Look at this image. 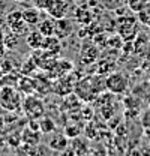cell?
<instances>
[{
  "mask_svg": "<svg viewBox=\"0 0 150 156\" xmlns=\"http://www.w3.org/2000/svg\"><path fill=\"white\" fill-rule=\"evenodd\" d=\"M44 51H47V53H51V54H59L60 51H62V42H60V39L57 38V36H45L44 39V42H42V47H41Z\"/></svg>",
  "mask_w": 150,
  "mask_h": 156,
  "instance_id": "obj_12",
  "label": "cell"
},
{
  "mask_svg": "<svg viewBox=\"0 0 150 156\" xmlns=\"http://www.w3.org/2000/svg\"><path fill=\"white\" fill-rule=\"evenodd\" d=\"M36 68L38 66L35 63V60H33V57H29L27 60H24V63L21 65V74L23 75H30Z\"/></svg>",
  "mask_w": 150,
  "mask_h": 156,
  "instance_id": "obj_22",
  "label": "cell"
},
{
  "mask_svg": "<svg viewBox=\"0 0 150 156\" xmlns=\"http://www.w3.org/2000/svg\"><path fill=\"white\" fill-rule=\"evenodd\" d=\"M18 80H20L18 75H14L12 72H9V75L5 74V77L0 80V87H17Z\"/></svg>",
  "mask_w": 150,
  "mask_h": 156,
  "instance_id": "obj_19",
  "label": "cell"
},
{
  "mask_svg": "<svg viewBox=\"0 0 150 156\" xmlns=\"http://www.w3.org/2000/svg\"><path fill=\"white\" fill-rule=\"evenodd\" d=\"M137 18H138V21H140L141 24L150 27V0H149V3L144 6V9H141V11L137 14Z\"/></svg>",
  "mask_w": 150,
  "mask_h": 156,
  "instance_id": "obj_20",
  "label": "cell"
},
{
  "mask_svg": "<svg viewBox=\"0 0 150 156\" xmlns=\"http://www.w3.org/2000/svg\"><path fill=\"white\" fill-rule=\"evenodd\" d=\"M68 138L66 135H62V134H57L54 135L51 140H50V143H48V146L53 149V150H57V152H62V150H65L66 147H68Z\"/></svg>",
  "mask_w": 150,
  "mask_h": 156,
  "instance_id": "obj_16",
  "label": "cell"
},
{
  "mask_svg": "<svg viewBox=\"0 0 150 156\" xmlns=\"http://www.w3.org/2000/svg\"><path fill=\"white\" fill-rule=\"evenodd\" d=\"M72 33V23L66 18H59L56 20V30H54V36L59 39L68 38Z\"/></svg>",
  "mask_w": 150,
  "mask_h": 156,
  "instance_id": "obj_9",
  "label": "cell"
},
{
  "mask_svg": "<svg viewBox=\"0 0 150 156\" xmlns=\"http://www.w3.org/2000/svg\"><path fill=\"white\" fill-rule=\"evenodd\" d=\"M39 131H41V134H51L56 131V123L50 117H41L39 119Z\"/></svg>",
  "mask_w": 150,
  "mask_h": 156,
  "instance_id": "obj_18",
  "label": "cell"
},
{
  "mask_svg": "<svg viewBox=\"0 0 150 156\" xmlns=\"http://www.w3.org/2000/svg\"><path fill=\"white\" fill-rule=\"evenodd\" d=\"M129 78L123 72H112L107 77V89L114 95H122L128 90Z\"/></svg>",
  "mask_w": 150,
  "mask_h": 156,
  "instance_id": "obj_4",
  "label": "cell"
},
{
  "mask_svg": "<svg viewBox=\"0 0 150 156\" xmlns=\"http://www.w3.org/2000/svg\"><path fill=\"white\" fill-rule=\"evenodd\" d=\"M6 26H8V29H9V32H14V33H17V35H27L29 33V30H27V24L24 23V20H23V12L21 11H11L9 14H8V17H6Z\"/></svg>",
  "mask_w": 150,
  "mask_h": 156,
  "instance_id": "obj_5",
  "label": "cell"
},
{
  "mask_svg": "<svg viewBox=\"0 0 150 156\" xmlns=\"http://www.w3.org/2000/svg\"><path fill=\"white\" fill-rule=\"evenodd\" d=\"M23 111L30 120H39L45 114V105L41 98L35 95H27L23 99Z\"/></svg>",
  "mask_w": 150,
  "mask_h": 156,
  "instance_id": "obj_2",
  "label": "cell"
},
{
  "mask_svg": "<svg viewBox=\"0 0 150 156\" xmlns=\"http://www.w3.org/2000/svg\"><path fill=\"white\" fill-rule=\"evenodd\" d=\"M74 84H72V81L69 80L68 75H65V77L62 78H57V81L54 83V92H56L57 95H60V96H66V95H69L71 92H74Z\"/></svg>",
  "mask_w": 150,
  "mask_h": 156,
  "instance_id": "obj_10",
  "label": "cell"
},
{
  "mask_svg": "<svg viewBox=\"0 0 150 156\" xmlns=\"http://www.w3.org/2000/svg\"><path fill=\"white\" fill-rule=\"evenodd\" d=\"M6 54V48H5V45H3V42H0V58L3 57Z\"/></svg>",
  "mask_w": 150,
  "mask_h": 156,
  "instance_id": "obj_24",
  "label": "cell"
},
{
  "mask_svg": "<svg viewBox=\"0 0 150 156\" xmlns=\"http://www.w3.org/2000/svg\"><path fill=\"white\" fill-rule=\"evenodd\" d=\"M119 23V36L122 38V41L128 42V41H134V39L138 36V18L135 17H129V15H125L122 18L117 20Z\"/></svg>",
  "mask_w": 150,
  "mask_h": 156,
  "instance_id": "obj_3",
  "label": "cell"
},
{
  "mask_svg": "<svg viewBox=\"0 0 150 156\" xmlns=\"http://www.w3.org/2000/svg\"><path fill=\"white\" fill-rule=\"evenodd\" d=\"M68 9H69V5L65 0H51L48 8L45 9V12L54 20H59L65 18L68 15Z\"/></svg>",
  "mask_w": 150,
  "mask_h": 156,
  "instance_id": "obj_6",
  "label": "cell"
},
{
  "mask_svg": "<svg viewBox=\"0 0 150 156\" xmlns=\"http://www.w3.org/2000/svg\"><path fill=\"white\" fill-rule=\"evenodd\" d=\"M23 12V20L24 23L29 26V27H35L38 26L39 20H41V12L36 6H32V8H26L21 11Z\"/></svg>",
  "mask_w": 150,
  "mask_h": 156,
  "instance_id": "obj_13",
  "label": "cell"
},
{
  "mask_svg": "<svg viewBox=\"0 0 150 156\" xmlns=\"http://www.w3.org/2000/svg\"><path fill=\"white\" fill-rule=\"evenodd\" d=\"M21 141L26 143V144H29V146H36L38 143L41 141V132L27 128V129H24V132L21 134Z\"/></svg>",
  "mask_w": 150,
  "mask_h": 156,
  "instance_id": "obj_15",
  "label": "cell"
},
{
  "mask_svg": "<svg viewBox=\"0 0 150 156\" xmlns=\"http://www.w3.org/2000/svg\"><path fill=\"white\" fill-rule=\"evenodd\" d=\"M81 132V129L80 128H75V126H72V125H69L68 128H66V136H77L78 134Z\"/></svg>",
  "mask_w": 150,
  "mask_h": 156,
  "instance_id": "obj_23",
  "label": "cell"
},
{
  "mask_svg": "<svg viewBox=\"0 0 150 156\" xmlns=\"http://www.w3.org/2000/svg\"><path fill=\"white\" fill-rule=\"evenodd\" d=\"M44 39H45V36H44L38 29H35V30H29V33H27V36H26V44L29 45V48L38 50V48L42 47Z\"/></svg>",
  "mask_w": 150,
  "mask_h": 156,
  "instance_id": "obj_14",
  "label": "cell"
},
{
  "mask_svg": "<svg viewBox=\"0 0 150 156\" xmlns=\"http://www.w3.org/2000/svg\"><path fill=\"white\" fill-rule=\"evenodd\" d=\"M72 69V63L66 58H57L54 66L48 71V77L50 78H62L68 75V72H71Z\"/></svg>",
  "mask_w": 150,
  "mask_h": 156,
  "instance_id": "obj_7",
  "label": "cell"
},
{
  "mask_svg": "<svg viewBox=\"0 0 150 156\" xmlns=\"http://www.w3.org/2000/svg\"><path fill=\"white\" fill-rule=\"evenodd\" d=\"M17 89L23 95H33L36 92V78H32L30 75H23L20 77Z\"/></svg>",
  "mask_w": 150,
  "mask_h": 156,
  "instance_id": "obj_8",
  "label": "cell"
},
{
  "mask_svg": "<svg viewBox=\"0 0 150 156\" xmlns=\"http://www.w3.org/2000/svg\"><path fill=\"white\" fill-rule=\"evenodd\" d=\"M36 27L44 36H53V35H54V30H56V20L48 15V17H45V18L39 20Z\"/></svg>",
  "mask_w": 150,
  "mask_h": 156,
  "instance_id": "obj_11",
  "label": "cell"
},
{
  "mask_svg": "<svg viewBox=\"0 0 150 156\" xmlns=\"http://www.w3.org/2000/svg\"><path fill=\"white\" fill-rule=\"evenodd\" d=\"M14 2H17V3H23V2H27V0H14Z\"/></svg>",
  "mask_w": 150,
  "mask_h": 156,
  "instance_id": "obj_26",
  "label": "cell"
},
{
  "mask_svg": "<svg viewBox=\"0 0 150 156\" xmlns=\"http://www.w3.org/2000/svg\"><path fill=\"white\" fill-rule=\"evenodd\" d=\"M0 107L9 113L23 108V99L20 90H17L15 87H0Z\"/></svg>",
  "mask_w": 150,
  "mask_h": 156,
  "instance_id": "obj_1",
  "label": "cell"
},
{
  "mask_svg": "<svg viewBox=\"0 0 150 156\" xmlns=\"http://www.w3.org/2000/svg\"><path fill=\"white\" fill-rule=\"evenodd\" d=\"M126 3H128V8L131 12L138 14L141 9H144V6L149 3V0H126Z\"/></svg>",
  "mask_w": 150,
  "mask_h": 156,
  "instance_id": "obj_21",
  "label": "cell"
},
{
  "mask_svg": "<svg viewBox=\"0 0 150 156\" xmlns=\"http://www.w3.org/2000/svg\"><path fill=\"white\" fill-rule=\"evenodd\" d=\"M3 38H5V32H3L2 27H0V42H3Z\"/></svg>",
  "mask_w": 150,
  "mask_h": 156,
  "instance_id": "obj_25",
  "label": "cell"
},
{
  "mask_svg": "<svg viewBox=\"0 0 150 156\" xmlns=\"http://www.w3.org/2000/svg\"><path fill=\"white\" fill-rule=\"evenodd\" d=\"M3 45L6 50H17L20 45V35L14 33V32H9V33H5V38H3Z\"/></svg>",
  "mask_w": 150,
  "mask_h": 156,
  "instance_id": "obj_17",
  "label": "cell"
}]
</instances>
